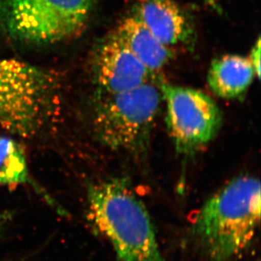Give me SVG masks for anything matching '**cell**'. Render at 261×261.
<instances>
[{
  "mask_svg": "<svg viewBox=\"0 0 261 261\" xmlns=\"http://www.w3.org/2000/svg\"><path fill=\"white\" fill-rule=\"evenodd\" d=\"M260 220V182L242 176L210 198L198 212L192 236L207 261H232L251 244Z\"/></svg>",
  "mask_w": 261,
  "mask_h": 261,
  "instance_id": "6da1fadb",
  "label": "cell"
},
{
  "mask_svg": "<svg viewBox=\"0 0 261 261\" xmlns=\"http://www.w3.org/2000/svg\"><path fill=\"white\" fill-rule=\"evenodd\" d=\"M87 217L111 243L118 261H166L150 214L126 181L91 185Z\"/></svg>",
  "mask_w": 261,
  "mask_h": 261,
  "instance_id": "7a4b0ae2",
  "label": "cell"
},
{
  "mask_svg": "<svg viewBox=\"0 0 261 261\" xmlns=\"http://www.w3.org/2000/svg\"><path fill=\"white\" fill-rule=\"evenodd\" d=\"M61 85L55 72L0 59V127L20 138L37 139L59 116Z\"/></svg>",
  "mask_w": 261,
  "mask_h": 261,
  "instance_id": "3957f363",
  "label": "cell"
},
{
  "mask_svg": "<svg viewBox=\"0 0 261 261\" xmlns=\"http://www.w3.org/2000/svg\"><path fill=\"white\" fill-rule=\"evenodd\" d=\"M162 101L159 86L153 81L131 91L97 95L92 114L94 135L111 150L144 155Z\"/></svg>",
  "mask_w": 261,
  "mask_h": 261,
  "instance_id": "277c9868",
  "label": "cell"
},
{
  "mask_svg": "<svg viewBox=\"0 0 261 261\" xmlns=\"http://www.w3.org/2000/svg\"><path fill=\"white\" fill-rule=\"evenodd\" d=\"M96 0H0V25L17 42L54 44L87 24Z\"/></svg>",
  "mask_w": 261,
  "mask_h": 261,
  "instance_id": "5b68a950",
  "label": "cell"
},
{
  "mask_svg": "<svg viewBox=\"0 0 261 261\" xmlns=\"http://www.w3.org/2000/svg\"><path fill=\"white\" fill-rule=\"evenodd\" d=\"M166 102V123L175 150L194 155L217 136L222 124L221 109L203 91L161 82Z\"/></svg>",
  "mask_w": 261,
  "mask_h": 261,
  "instance_id": "8992f818",
  "label": "cell"
},
{
  "mask_svg": "<svg viewBox=\"0 0 261 261\" xmlns=\"http://www.w3.org/2000/svg\"><path fill=\"white\" fill-rule=\"evenodd\" d=\"M97 95L131 91L152 82L153 74L113 32L97 47L93 59Z\"/></svg>",
  "mask_w": 261,
  "mask_h": 261,
  "instance_id": "52a82bcc",
  "label": "cell"
},
{
  "mask_svg": "<svg viewBox=\"0 0 261 261\" xmlns=\"http://www.w3.org/2000/svg\"><path fill=\"white\" fill-rule=\"evenodd\" d=\"M132 15L167 47L194 44L192 19L175 0H138Z\"/></svg>",
  "mask_w": 261,
  "mask_h": 261,
  "instance_id": "ba28073f",
  "label": "cell"
},
{
  "mask_svg": "<svg viewBox=\"0 0 261 261\" xmlns=\"http://www.w3.org/2000/svg\"><path fill=\"white\" fill-rule=\"evenodd\" d=\"M257 78L249 58L226 55L211 64L207 82L212 92L222 99L240 98Z\"/></svg>",
  "mask_w": 261,
  "mask_h": 261,
  "instance_id": "9c48e42d",
  "label": "cell"
},
{
  "mask_svg": "<svg viewBox=\"0 0 261 261\" xmlns=\"http://www.w3.org/2000/svg\"><path fill=\"white\" fill-rule=\"evenodd\" d=\"M114 33L151 73L163 69L173 59V50L161 42L134 15L123 19Z\"/></svg>",
  "mask_w": 261,
  "mask_h": 261,
  "instance_id": "30bf717a",
  "label": "cell"
},
{
  "mask_svg": "<svg viewBox=\"0 0 261 261\" xmlns=\"http://www.w3.org/2000/svg\"><path fill=\"white\" fill-rule=\"evenodd\" d=\"M24 148L8 137H0V185L15 186L30 181Z\"/></svg>",
  "mask_w": 261,
  "mask_h": 261,
  "instance_id": "8fae6325",
  "label": "cell"
},
{
  "mask_svg": "<svg viewBox=\"0 0 261 261\" xmlns=\"http://www.w3.org/2000/svg\"><path fill=\"white\" fill-rule=\"evenodd\" d=\"M260 55H261V43L260 38H258L257 42L254 43L252 47L249 55V61L251 63L252 66L254 68V72L256 77L259 79L260 75Z\"/></svg>",
  "mask_w": 261,
  "mask_h": 261,
  "instance_id": "7c38bea8",
  "label": "cell"
},
{
  "mask_svg": "<svg viewBox=\"0 0 261 261\" xmlns=\"http://www.w3.org/2000/svg\"><path fill=\"white\" fill-rule=\"evenodd\" d=\"M13 215L10 212H4L0 213V238L5 235L9 225L12 221Z\"/></svg>",
  "mask_w": 261,
  "mask_h": 261,
  "instance_id": "4fadbf2b",
  "label": "cell"
}]
</instances>
